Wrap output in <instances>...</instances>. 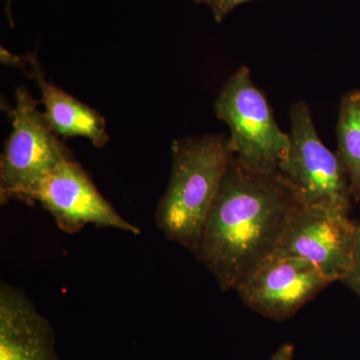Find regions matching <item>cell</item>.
<instances>
[{
    "mask_svg": "<svg viewBox=\"0 0 360 360\" xmlns=\"http://www.w3.org/2000/svg\"><path fill=\"white\" fill-rule=\"evenodd\" d=\"M283 175L262 174L233 156L194 253L222 290L269 262L303 207Z\"/></svg>",
    "mask_w": 360,
    "mask_h": 360,
    "instance_id": "1",
    "label": "cell"
},
{
    "mask_svg": "<svg viewBox=\"0 0 360 360\" xmlns=\"http://www.w3.org/2000/svg\"><path fill=\"white\" fill-rule=\"evenodd\" d=\"M229 136L206 134L175 139L167 191L156 206V226L168 240L195 253L229 163Z\"/></svg>",
    "mask_w": 360,
    "mask_h": 360,
    "instance_id": "2",
    "label": "cell"
},
{
    "mask_svg": "<svg viewBox=\"0 0 360 360\" xmlns=\"http://www.w3.org/2000/svg\"><path fill=\"white\" fill-rule=\"evenodd\" d=\"M7 112L11 132L0 158V203L18 200L32 205L44 180L72 155L25 86L16 89L15 104Z\"/></svg>",
    "mask_w": 360,
    "mask_h": 360,
    "instance_id": "3",
    "label": "cell"
},
{
    "mask_svg": "<svg viewBox=\"0 0 360 360\" xmlns=\"http://www.w3.org/2000/svg\"><path fill=\"white\" fill-rule=\"evenodd\" d=\"M217 118L229 127L234 156L255 172L272 174L290 149V134L276 122L269 101L241 65L220 89L214 105Z\"/></svg>",
    "mask_w": 360,
    "mask_h": 360,
    "instance_id": "4",
    "label": "cell"
},
{
    "mask_svg": "<svg viewBox=\"0 0 360 360\" xmlns=\"http://www.w3.org/2000/svg\"><path fill=\"white\" fill-rule=\"evenodd\" d=\"M290 116V149L279 165V174L295 189L303 205L349 215L354 200L340 156L321 141L309 104L293 103Z\"/></svg>",
    "mask_w": 360,
    "mask_h": 360,
    "instance_id": "5",
    "label": "cell"
},
{
    "mask_svg": "<svg viewBox=\"0 0 360 360\" xmlns=\"http://www.w3.org/2000/svg\"><path fill=\"white\" fill-rule=\"evenodd\" d=\"M60 231L77 233L89 224L139 236L141 229L123 219L97 189L84 167L68 156L52 170L34 196Z\"/></svg>",
    "mask_w": 360,
    "mask_h": 360,
    "instance_id": "6",
    "label": "cell"
},
{
    "mask_svg": "<svg viewBox=\"0 0 360 360\" xmlns=\"http://www.w3.org/2000/svg\"><path fill=\"white\" fill-rule=\"evenodd\" d=\"M333 283L309 260L272 257L234 288L245 305L276 321L290 319Z\"/></svg>",
    "mask_w": 360,
    "mask_h": 360,
    "instance_id": "7",
    "label": "cell"
},
{
    "mask_svg": "<svg viewBox=\"0 0 360 360\" xmlns=\"http://www.w3.org/2000/svg\"><path fill=\"white\" fill-rule=\"evenodd\" d=\"M354 220L322 207L303 206L272 257L309 260L331 283L341 281L352 264ZM271 257V258H272Z\"/></svg>",
    "mask_w": 360,
    "mask_h": 360,
    "instance_id": "8",
    "label": "cell"
},
{
    "mask_svg": "<svg viewBox=\"0 0 360 360\" xmlns=\"http://www.w3.org/2000/svg\"><path fill=\"white\" fill-rule=\"evenodd\" d=\"M0 360H60L56 333L25 291L0 285Z\"/></svg>",
    "mask_w": 360,
    "mask_h": 360,
    "instance_id": "9",
    "label": "cell"
},
{
    "mask_svg": "<svg viewBox=\"0 0 360 360\" xmlns=\"http://www.w3.org/2000/svg\"><path fill=\"white\" fill-rule=\"evenodd\" d=\"M25 58L26 68H30L25 72L39 86L44 106L42 113L49 127L63 139L82 137L97 148L108 146L110 135L104 116L47 80L37 52L26 54Z\"/></svg>",
    "mask_w": 360,
    "mask_h": 360,
    "instance_id": "10",
    "label": "cell"
},
{
    "mask_svg": "<svg viewBox=\"0 0 360 360\" xmlns=\"http://www.w3.org/2000/svg\"><path fill=\"white\" fill-rule=\"evenodd\" d=\"M338 151L349 179L355 202L360 201V89L342 96L338 112Z\"/></svg>",
    "mask_w": 360,
    "mask_h": 360,
    "instance_id": "11",
    "label": "cell"
},
{
    "mask_svg": "<svg viewBox=\"0 0 360 360\" xmlns=\"http://www.w3.org/2000/svg\"><path fill=\"white\" fill-rule=\"evenodd\" d=\"M341 283L360 298V222L354 220V245L352 264Z\"/></svg>",
    "mask_w": 360,
    "mask_h": 360,
    "instance_id": "12",
    "label": "cell"
},
{
    "mask_svg": "<svg viewBox=\"0 0 360 360\" xmlns=\"http://www.w3.org/2000/svg\"><path fill=\"white\" fill-rule=\"evenodd\" d=\"M193 1L194 4H205L210 7L215 21L220 23L234 8L251 0H193Z\"/></svg>",
    "mask_w": 360,
    "mask_h": 360,
    "instance_id": "13",
    "label": "cell"
},
{
    "mask_svg": "<svg viewBox=\"0 0 360 360\" xmlns=\"http://www.w3.org/2000/svg\"><path fill=\"white\" fill-rule=\"evenodd\" d=\"M0 59H1L2 65L11 66V68H20V70H22L23 71L26 70V61L25 56L13 54L2 46L1 49H0Z\"/></svg>",
    "mask_w": 360,
    "mask_h": 360,
    "instance_id": "14",
    "label": "cell"
},
{
    "mask_svg": "<svg viewBox=\"0 0 360 360\" xmlns=\"http://www.w3.org/2000/svg\"><path fill=\"white\" fill-rule=\"evenodd\" d=\"M295 345L290 342H285L279 347L269 360H293L295 359Z\"/></svg>",
    "mask_w": 360,
    "mask_h": 360,
    "instance_id": "15",
    "label": "cell"
},
{
    "mask_svg": "<svg viewBox=\"0 0 360 360\" xmlns=\"http://www.w3.org/2000/svg\"><path fill=\"white\" fill-rule=\"evenodd\" d=\"M7 20H8L11 27L14 28V20L13 14V0H6V8H4Z\"/></svg>",
    "mask_w": 360,
    "mask_h": 360,
    "instance_id": "16",
    "label": "cell"
}]
</instances>
